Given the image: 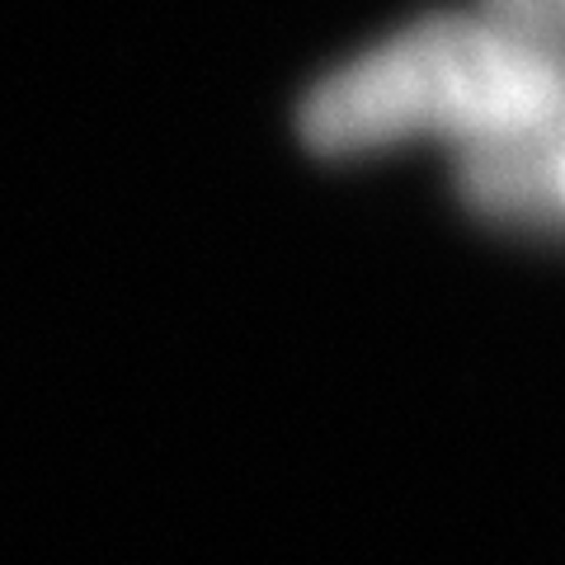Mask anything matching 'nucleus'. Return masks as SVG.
Segmentation results:
<instances>
[{"instance_id": "f257e3e1", "label": "nucleus", "mask_w": 565, "mask_h": 565, "mask_svg": "<svg viewBox=\"0 0 565 565\" xmlns=\"http://www.w3.org/2000/svg\"><path fill=\"white\" fill-rule=\"evenodd\" d=\"M561 57L490 29L481 14H424L297 104V132L321 156H363L401 141H471L561 118Z\"/></svg>"}, {"instance_id": "f03ea898", "label": "nucleus", "mask_w": 565, "mask_h": 565, "mask_svg": "<svg viewBox=\"0 0 565 565\" xmlns=\"http://www.w3.org/2000/svg\"><path fill=\"white\" fill-rule=\"evenodd\" d=\"M452 184L481 222L552 236L561 226L565 137L561 118L452 151Z\"/></svg>"}, {"instance_id": "7ed1b4c3", "label": "nucleus", "mask_w": 565, "mask_h": 565, "mask_svg": "<svg viewBox=\"0 0 565 565\" xmlns=\"http://www.w3.org/2000/svg\"><path fill=\"white\" fill-rule=\"evenodd\" d=\"M471 14L546 57H561V0H476Z\"/></svg>"}]
</instances>
